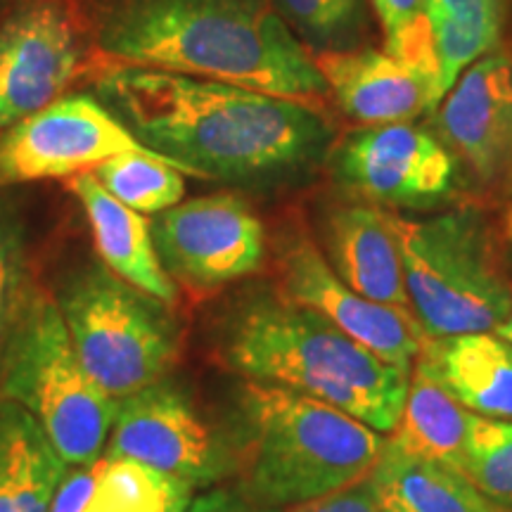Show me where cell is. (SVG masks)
<instances>
[{"instance_id": "cell-23", "label": "cell", "mask_w": 512, "mask_h": 512, "mask_svg": "<svg viewBox=\"0 0 512 512\" xmlns=\"http://www.w3.org/2000/svg\"><path fill=\"white\" fill-rule=\"evenodd\" d=\"M192 486L131 458L100 456L81 512H169L188 508Z\"/></svg>"}, {"instance_id": "cell-17", "label": "cell", "mask_w": 512, "mask_h": 512, "mask_svg": "<svg viewBox=\"0 0 512 512\" xmlns=\"http://www.w3.org/2000/svg\"><path fill=\"white\" fill-rule=\"evenodd\" d=\"M69 188L81 202L102 264L159 302L174 304L178 287L159 261L150 221L112 197L93 171L72 176Z\"/></svg>"}, {"instance_id": "cell-28", "label": "cell", "mask_w": 512, "mask_h": 512, "mask_svg": "<svg viewBox=\"0 0 512 512\" xmlns=\"http://www.w3.org/2000/svg\"><path fill=\"white\" fill-rule=\"evenodd\" d=\"M306 38L325 50H349L363 22V0H275Z\"/></svg>"}, {"instance_id": "cell-6", "label": "cell", "mask_w": 512, "mask_h": 512, "mask_svg": "<svg viewBox=\"0 0 512 512\" xmlns=\"http://www.w3.org/2000/svg\"><path fill=\"white\" fill-rule=\"evenodd\" d=\"M382 211L399 245L413 316L425 335L496 332L510 313L512 287L482 216L475 209L430 219Z\"/></svg>"}, {"instance_id": "cell-18", "label": "cell", "mask_w": 512, "mask_h": 512, "mask_svg": "<svg viewBox=\"0 0 512 512\" xmlns=\"http://www.w3.org/2000/svg\"><path fill=\"white\" fill-rule=\"evenodd\" d=\"M415 363L470 413L512 420V344L496 332L427 337Z\"/></svg>"}, {"instance_id": "cell-1", "label": "cell", "mask_w": 512, "mask_h": 512, "mask_svg": "<svg viewBox=\"0 0 512 512\" xmlns=\"http://www.w3.org/2000/svg\"><path fill=\"white\" fill-rule=\"evenodd\" d=\"M95 91L140 145L197 178L283 176L311 164L330 143V126L311 102L230 83L114 64Z\"/></svg>"}, {"instance_id": "cell-22", "label": "cell", "mask_w": 512, "mask_h": 512, "mask_svg": "<svg viewBox=\"0 0 512 512\" xmlns=\"http://www.w3.org/2000/svg\"><path fill=\"white\" fill-rule=\"evenodd\" d=\"M505 0H427L434 53L439 60L441 98L458 76L491 53L501 38Z\"/></svg>"}, {"instance_id": "cell-33", "label": "cell", "mask_w": 512, "mask_h": 512, "mask_svg": "<svg viewBox=\"0 0 512 512\" xmlns=\"http://www.w3.org/2000/svg\"><path fill=\"white\" fill-rule=\"evenodd\" d=\"M188 508H174V510H169V512H185Z\"/></svg>"}, {"instance_id": "cell-5", "label": "cell", "mask_w": 512, "mask_h": 512, "mask_svg": "<svg viewBox=\"0 0 512 512\" xmlns=\"http://www.w3.org/2000/svg\"><path fill=\"white\" fill-rule=\"evenodd\" d=\"M0 396L43 427L67 465H93L105 453L119 401L88 375L55 294L34 280L0 358Z\"/></svg>"}, {"instance_id": "cell-4", "label": "cell", "mask_w": 512, "mask_h": 512, "mask_svg": "<svg viewBox=\"0 0 512 512\" xmlns=\"http://www.w3.org/2000/svg\"><path fill=\"white\" fill-rule=\"evenodd\" d=\"M384 441L354 415L294 389L245 380L235 392V489L264 508L292 510L361 482Z\"/></svg>"}, {"instance_id": "cell-3", "label": "cell", "mask_w": 512, "mask_h": 512, "mask_svg": "<svg viewBox=\"0 0 512 512\" xmlns=\"http://www.w3.org/2000/svg\"><path fill=\"white\" fill-rule=\"evenodd\" d=\"M219 351L226 368L245 380L330 403L387 437L401 418L411 380L408 370L280 292L240 304L223 328Z\"/></svg>"}, {"instance_id": "cell-15", "label": "cell", "mask_w": 512, "mask_h": 512, "mask_svg": "<svg viewBox=\"0 0 512 512\" xmlns=\"http://www.w3.org/2000/svg\"><path fill=\"white\" fill-rule=\"evenodd\" d=\"M313 60L332 98L358 124H408L441 102L437 83L387 50H323Z\"/></svg>"}, {"instance_id": "cell-20", "label": "cell", "mask_w": 512, "mask_h": 512, "mask_svg": "<svg viewBox=\"0 0 512 512\" xmlns=\"http://www.w3.org/2000/svg\"><path fill=\"white\" fill-rule=\"evenodd\" d=\"M380 512H501L451 467L384 448L368 475Z\"/></svg>"}, {"instance_id": "cell-30", "label": "cell", "mask_w": 512, "mask_h": 512, "mask_svg": "<svg viewBox=\"0 0 512 512\" xmlns=\"http://www.w3.org/2000/svg\"><path fill=\"white\" fill-rule=\"evenodd\" d=\"M294 510V508H292ZM292 510H275L264 508L249 501L245 494H240L235 486H216L202 496H192V501L185 512H292Z\"/></svg>"}, {"instance_id": "cell-7", "label": "cell", "mask_w": 512, "mask_h": 512, "mask_svg": "<svg viewBox=\"0 0 512 512\" xmlns=\"http://www.w3.org/2000/svg\"><path fill=\"white\" fill-rule=\"evenodd\" d=\"M88 375L124 401L169 373L181 349L169 304L133 287L105 264H88L55 294Z\"/></svg>"}, {"instance_id": "cell-9", "label": "cell", "mask_w": 512, "mask_h": 512, "mask_svg": "<svg viewBox=\"0 0 512 512\" xmlns=\"http://www.w3.org/2000/svg\"><path fill=\"white\" fill-rule=\"evenodd\" d=\"M102 456L138 460L192 489L233 477L228 439L211 430L190 396L169 377L119 401Z\"/></svg>"}, {"instance_id": "cell-21", "label": "cell", "mask_w": 512, "mask_h": 512, "mask_svg": "<svg viewBox=\"0 0 512 512\" xmlns=\"http://www.w3.org/2000/svg\"><path fill=\"white\" fill-rule=\"evenodd\" d=\"M470 418L472 413L441 387L437 377L427 373L420 363H413L401 418L387 437V444L456 472Z\"/></svg>"}, {"instance_id": "cell-26", "label": "cell", "mask_w": 512, "mask_h": 512, "mask_svg": "<svg viewBox=\"0 0 512 512\" xmlns=\"http://www.w3.org/2000/svg\"><path fill=\"white\" fill-rule=\"evenodd\" d=\"M373 5L384 31V50L439 86V60L427 22V0H373Z\"/></svg>"}, {"instance_id": "cell-10", "label": "cell", "mask_w": 512, "mask_h": 512, "mask_svg": "<svg viewBox=\"0 0 512 512\" xmlns=\"http://www.w3.org/2000/svg\"><path fill=\"white\" fill-rule=\"evenodd\" d=\"M126 152H152L95 95H67L5 128L0 190L8 185L72 178Z\"/></svg>"}, {"instance_id": "cell-12", "label": "cell", "mask_w": 512, "mask_h": 512, "mask_svg": "<svg viewBox=\"0 0 512 512\" xmlns=\"http://www.w3.org/2000/svg\"><path fill=\"white\" fill-rule=\"evenodd\" d=\"M278 268L280 294L285 299L320 313L373 354L411 373L427 342L413 311L375 304L351 290L306 235L287 242Z\"/></svg>"}, {"instance_id": "cell-13", "label": "cell", "mask_w": 512, "mask_h": 512, "mask_svg": "<svg viewBox=\"0 0 512 512\" xmlns=\"http://www.w3.org/2000/svg\"><path fill=\"white\" fill-rule=\"evenodd\" d=\"M79 64L76 31L57 3H31L0 27V131L60 100Z\"/></svg>"}, {"instance_id": "cell-29", "label": "cell", "mask_w": 512, "mask_h": 512, "mask_svg": "<svg viewBox=\"0 0 512 512\" xmlns=\"http://www.w3.org/2000/svg\"><path fill=\"white\" fill-rule=\"evenodd\" d=\"M292 512H380V508H377L373 489H370L366 477L347 486V489H339L335 494L318 498V501L299 505Z\"/></svg>"}, {"instance_id": "cell-32", "label": "cell", "mask_w": 512, "mask_h": 512, "mask_svg": "<svg viewBox=\"0 0 512 512\" xmlns=\"http://www.w3.org/2000/svg\"><path fill=\"white\" fill-rule=\"evenodd\" d=\"M496 335H498V337H503L505 342H510V344H512V306H510L508 318H505L503 323L498 325V328H496Z\"/></svg>"}, {"instance_id": "cell-34", "label": "cell", "mask_w": 512, "mask_h": 512, "mask_svg": "<svg viewBox=\"0 0 512 512\" xmlns=\"http://www.w3.org/2000/svg\"><path fill=\"white\" fill-rule=\"evenodd\" d=\"M501 512H508V510H501Z\"/></svg>"}, {"instance_id": "cell-2", "label": "cell", "mask_w": 512, "mask_h": 512, "mask_svg": "<svg viewBox=\"0 0 512 512\" xmlns=\"http://www.w3.org/2000/svg\"><path fill=\"white\" fill-rule=\"evenodd\" d=\"M98 46L121 64L311 102L316 60L268 0H114Z\"/></svg>"}, {"instance_id": "cell-16", "label": "cell", "mask_w": 512, "mask_h": 512, "mask_svg": "<svg viewBox=\"0 0 512 512\" xmlns=\"http://www.w3.org/2000/svg\"><path fill=\"white\" fill-rule=\"evenodd\" d=\"M325 249L332 271L351 290L375 304L413 311L399 245L382 209L368 204L332 209L325 223Z\"/></svg>"}, {"instance_id": "cell-27", "label": "cell", "mask_w": 512, "mask_h": 512, "mask_svg": "<svg viewBox=\"0 0 512 512\" xmlns=\"http://www.w3.org/2000/svg\"><path fill=\"white\" fill-rule=\"evenodd\" d=\"M29 283L27 230L15 202L0 192V358Z\"/></svg>"}, {"instance_id": "cell-14", "label": "cell", "mask_w": 512, "mask_h": 512, "mask_svg": "<svg viewBox=\"0 0 512 512\" xmlns=\"http://www.w3.org/2000/svg\"><path fill=\"white\" fill-rule=\"evenodd\" d=\"M441 143L451 145L482 178L512 157V57L486 53L472 62L439 102Z\"/></svg>"}, {"instance_id": "cell-24", "label": "cell", "mask_w": 512, "mask_h": 512, "mask_svg": "<svg viewBox=\"0 0 512 512\" xmlns=\"http://www.w3.org/2000/svg\"><path fill=\"white\" fill-rule=\"evenodd\" d=\"M102 188L138 214L157 216L183 202L185 178L176 164L155 152H126L93 171Z\"/></svg>"}, {"instance_id": "cell-31", "label": "cell", "mask_w": 512, "mask_h": 512, "mask_svg": "<svg viewBox=\"0 0 512 512\" xmlns=\"http://www.w3.org/2000/svg\"><path fill=\"white\" fill-rule=\"evenodd\" d=\"M93 486V465H69L50 512H81Z\"/></svg>"}, {"instance_id": "cell-25", "label": "cell", "mask_w": 512, "mask_h": 512, "mask_svg": "<svg viewBox=\"0 0 512 512\" xmlns=\"http://www.w3.org/2000/svg\"><path fill=\"white\" fill-rule=\"evenodd\" d=\"M456 472L498 508H512V420L472 413Z\"/></svg>"}, {"instance_id": "cell-8", "label": "cell", "mask_w": 512, "mask_h": 512, "mask_svg": "<svg viewBox=\"0 0 512 512\" xmlns=\"http://www.w3.org/2000/svg\"><path fill=\"white\" fill-rule=\"evenodd\" d=\"M150 228L164 271L190 290L211 292L264 264V226L233 192L178 202L157 214Z\"/></svg>"}, {"instance_id": "cell-19", "label": "cell", "mask_w": 512, "mask_h": 512, "mask_svg": "<svg viewBox=\"0 0 512 512\" xmlns=\"http://www.w3.org/2000/svg\"><path fill=\"white\" fill-rule=\"evenodd\" d=\"M67 470L43 427L0 396V512H50Z\"/></svg>"}, {"instance_id": "cell-11", "label": "cell", "mask_w": 512, "mask_h": 512, "mask_svg": "<svg viewBox=\"0 0 512 512\" xmlns=\"http://www.w3.org/2000/svg\"><path fill=\"white\" fill-rule=\"evenodd\" d=\"M349 190L389 209H427L456 190L458 164L432 133L411 124L368 126L344 140L335 159Z\"/></svg>"}]
</instances>
